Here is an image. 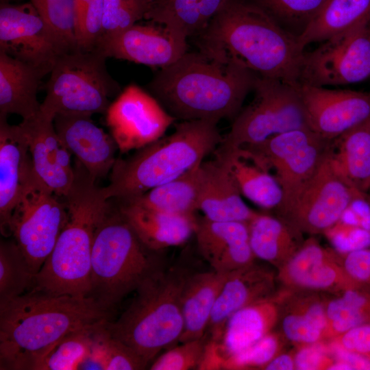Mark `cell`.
I'll list each match as a JSON object with an SVG mask.
<instances>
[{
	"instance_id": "obj_1",
	"label": "cell",
	"mask_w": 370,
	"mask_h": 370,
	"mask_svg": "<svg viewBox=\"0 0 370 370\" xmlns=\"http://www.w3.org/2000/svg\"><path fill=\"white\" fill-rule=\"evenodd\" d=\"M112 311L91 297L35 288L0 301V369L36 370L60 339L110 319Z\"/></svg>"
},
{
	"instance_id": "obj_2",
	"label": "cell",
	"mask_w": 370,
	"mask_h": 370,
	"mask_svg": "<svg viewBox=\"0 0 370 370\" xmlns=\"http://www.w3.org/2000/svg\"><path fill=\"white\" fill-rule=\"evenodd\" d=\"M201 51L256 75L297 86L303 50L297 38L250 0H230L199 34Z\"/></svg>"
},
{
	"instance_id": "obj_3",
	"label": "cell",
	"mask_w": 370,
	"mask_h": 370,
	"mask_svg": "<svg viewBox=\"0 0 370 370\" xmlns=\"http://www.w3.org/2000/svg\"><path fill=\"white\" fill-rule=\"evenodd\" d=\"M258 76L234 61L199 50L160 69L147 87L176 120L219 122L238 115Z\"/></svg>"
},
{
	"instance_id": "obj_4",
	"label": "cell",
	"mask_w": 370,
	"mask_h": 370,
	"mask_svg": "<svg viewBox=\"0 0 370 370\" xmlns=\"http://www.w3.org/2000/svg\"><path fill=\"white\" fill-rule=\"evenodd\" d=\"M75 178L64 197L68 220L33 287L50 293L89 297L92 249L97 228L110 203L85 167L75 160ZM31 288V289H32Z\"/></svg>"
},
{
	"instance_id": "obj_5",
	"label": "cell",
	"mask_w": 370,
	"mask_h": 370,
	"mask_svg": "<svg viewBox=\"0 0 370 370\" xmlns=\"http://www.w3.org/2000/svg\"><path fill=\"white\" fill-rule=\"evenodd\" d=\"M212 120L183 121L170 135L116 158L110 183L101 188L107 199H132L167 183L199 165L214 152L223 136Z\"/></svg>"
},
{
	"instance_id": "obj_6",
	"label": "cell",
	"mask_w": 370,
	"mask_h": 370,
	"mask_svg": "<svg viewBox=\"0 0 370 370\" xmlns=\"http://www.w3.org/2000/svg\"><path fill=\"white\" fill-rule=\"evenodd\" d=\"M189 272L162 266L134 291L128 307L104 325L147 365L163 349L179 342L184 330L182 295Z\"/></svg>"
},
{
	"instance_id": "obj_7",
	"label": "cell",
	"mask_w": 370,
	"mask_h": 370,
	"mask_svg": "<svg viewBox=\"0 0 370 370\" xmlns=\"http://www.w3.org/2000/svg\"><path fill=\"white\" fill-rule=\"evenodd\" d=\"M139 239L118 206H110L95 232L89 297L112 308L162 267Z\"/></svg>"
},
{
	"instance_id": "obj_8",
	"label": "cell",
	"mask_w": 370,
	"mask_h": 370,
	"mask_svg": "<svg viewBox=\"0 0 370 370\" xmlns=\"http://www.w3.org/2000/svg\"><path fill=\"white\" fill-rule=\"evenodd\" d=\"M106 56L101 49L76 47L56 58L44 85L40 112L53 118L58 114H106L110 99L121 93L110 75Z\"/></svg>"
},
{
	"instance_id": "obj_9",
	"label": "cell",
	"mask_w": 370,
	"mask_h": 370,
	"mask_svg": "<svg viewBox=\"0 0 370 370\" xmlns=\"http://www.w3.org/2000/svg\"><path fill=\"white\" fill-rule=\"evenodd\" d=\"M298 85L258 76L252 101L234 119L214 151L230 153L279 134L310 128Z\"/></svg>"
},
{
	"instance_id": "obj_10",
	"label": "cell",
	"mask_w": 370,
	"mask_h": 370,
	"mask_svg": "<svg viewBox=\"0 0 370 370\" xmlns=\"http://www.w3.org/2000/svg\"><path fill=\"white\" fill-rule=\"evenodd\" d=\"M330 140L310 128H301L275 135L262 142L244 145L235 151L260 169L272 174L283 192V201L276 210L285 212L295 201L323 159Z\"/></svg>"
},
{
	"instance_id": "obj_11",
	"label": "cell",
	"mask_w": 370,
	"mask_h": 370,
	"mask_svg": "<svg viewBox=\"0 0 370 370\" xmlns=\"http://www.w3.org/2000/svg\"><path fill=\"white\" fill-rule=\"evenodd\" d=\"M36 174H29L11 219V233L35 275L51 253L68 220L61 201Z\"/></svg>"
},
{
	"instance_id": "obj_12",
	"label": "cell",
	"mask_w": 370,
	"mask_h": 370,
	"mask_svg": "<svg viewBox=\"0 0 370 370\" xmlns=\"http://www.w3.org/2000/svg\"><path fill=\"white\" fill-rule=\"evenodd\" d=\"M370 78V21L322 42L303 53L299 84L325 87Z\"/></svg>"
},
{
	"instance_id": "obj_13",
	"label": "cell",
	"mask_w": 370,
	"mask_h": 370,
	"mask_svg": "<svg viewBox=\"0 0 370 370\" xmlns=\"http://www.w3.org/2000/svg\"><path fill=\"white\" fill-rule=\"evenodd\" d=\"M328 149L293 204L278 215L304 234H323L355 201L365 197L366 193L355 188L336 170Z\"/></svg>"
},
{
	"instance_id": "obj_14",
	"label": "cell",
	"mask_w": 370,
	"mask_h": 370,
	"mask_svg": "<svg viewBox=\"0 0 370 370\" xmlns=\"http://www.w3.org/2000/svg\"><path fill=\"white\" fill-rule=\"evenodd\" d=\"M105 114L121 153L138 150L158 140L176 120L155 97L135 84L121 92Z\"/></svg>"
},
{
	"instance_id": "obj_15",
	"label": "cell",
	"mask_w": 370,
	"mask_h": 370,
	"mask_svg": "<svg viewBox=\"0 0 370 370\" xmlns=\"http://www.w3.org/2000/svg\"><path fill=\"white\" fill-rule=\"evenodd\" d=\"M0 51L49 74L64 49L30 3H0Z\"/></svg>"
},
{
	"instance_id": "obj_16",
	"label": "cell",
	"mask_w": 370,
	"mask_h": 370,
	"mask_svg": "<svg viewBox=\"0 0 370 370\" xmlns=\"http://www.w3.org/2000/svg\"><path fill=\"white\" fill-rule=\"evenodd\" d=\"M276 277L282 288L330 295L362 286L345 271L342 254L332 247H323L312 236L305 239L298 251L278 269Z\"/></svg>"
},
{
	"instance_id": "obj_17",
	"label": "cell",
	"mask_w": 370,
	"mask_h": 370,
	"mask_svg": "<svg viewBox=\"0 0 370 370\" xmlns=\"http://www.w3.org/2000/svg\"><path fill=\"white\" fill-rule=\"evenodd\" d=\"M310 128L332 140L370 119V93L298 85Z\"/></svg>"
},
{
	"instance_id": "obj_18",
	"label": "cell",
	"mask_w": 370,
	"mask_h": 370,
	"mask_svg": "<svg viewBox=\"0 0 370 370\" xmlns=\"http://www.w3.org/2000/svg\"><path fill=\"white\" fill-rule=\"evenodd\" d=\"M187 40L151 22L135 23L110 37L102 38L97 47L107 58L125 60L151 67L168 66L187 52Z\"/></svg>"
},
{
	"instance_id": "obj_19",
	"label": "cell",
	"mask_w": 370,
	"mask_h": 370,
	"mask_svg": "<svg viewBox=\"0 0 370 370\" xmlns=\"http://www.w3.org/2000/svg\"><path fill=\"white\" fill-rule=\"evenodd\" d=\"M54 118L40 111L20 123L28 139L34 172L58 197H65L75 178L71 153L56 130Z\"/></svg>"
},
{
	"instance_id": "obj_20",
	"label": "cell",
	"mask_w": 370,
	"mask_h": 370,
	"mask_svg": "<svg viewBox=\"0 0 370 370\" xmlns=\"http://www.w3.org/2000/svg\"><path fill=\"white\" fill-rule=\"evenodd\" d=\"M92 115L58 114L53 123L62 143L97 180L111 171L118 147L112 137L98 127Z\"/></svg>"
},
{
	"instance_id": "obj_21",
	"label": "cell",
	"mask_w": 370,
	"mask_h": 370,
	"mask_svg": "<svg viewBox=\"0 0 370 370\" xmlns=\"http://www.w3.org/2000/svg\"><path fill=\"white\" fill-rule=\"evenodd\" d=\"M28 139L21 125L0 116V230L11 233V219L29 174L33 169Z\"/></svg>"
},
{
	"instance_id": "obj_22",
	"label": "cell",
	"mask_w": 370,
	"mask_h": 370,
	"mask_svg": "<svg viewBox=\"0 0 370 370\" xmlns=\"http://www.w3.org/2000/svg\"><path fill=\"white\" fill-rule=\"evenodd\" d=\"M214 154L212 160L201 163L198 210L212 221L249 222L258 212L242 199L229 158L224 154Z\"/></svg>"
},
{
	"instance_id": "obj_23",
	"label": "cell",
	"mask_w": 370,
	"mask_h": 370,
	"mask_svg": "<svg viewBox=\"0 0 370 370\" xmlns=\"http://www.w3.org/2000/svg\"><path fill=\"white\" fill-rule=\"evenodd\" d=\"M197 249L212 269L230 273L255 262L248 223L197 219L195 232Z\"/></svg>"
},
{
	"instance_id": "obj_24",
	"label": "cell",
	"mask_w": 370,
	"mask_h": 370,
	"mask_svg": "<svg viewBox=\"0 0 370 370\" xmlns=\"http://www.w3.org/2000/svg\"><path fill=\"white\" fill-rule=\"evenodd\" d=\"M276 275L255 262L232 271L226 279L213 307L207 330L217 342L226 321L236 311L269 299L277 292Z\"/></svg>"
},
{
	"instance_id": "obj_25",
	"label": "cell",
	"mask_w": 370,
	"mask_h": 370,
	"mask_svg": "<svg viewBox=\"0 0 370 370\" xmlns=\"http://www.w3.org/2000/svg\"><path fill=\"white\" fill-rule=\"evenodd\" d=\"M281 333L295 345L325 341L328 293L282 288L276 293Z\"/></svg>"
},
{
	"instance_id": "obj_26",
	"label": "cell",
	"mask_w": 370,
	"mask_h": 370,
	"mask_svg": "<svg viewBox=\"0 0 370 370\" xmlns=\"http://www.w3.org/2000/svg\"><path fill=\"white\" fill-rule=\"evenodd\" d=\"M118 201L123 216L140 241L152 251L183 245L195 234L197 225L195 214H169L131 201Z\"/></svg>"
},
{
	"instance_id": "obj_27",
	"label": "cell",
	"mask_w": 370,
	"mask_h": 370,
	"mask_svg": "<svg viewBox=\"0 0 370 370\" xmlns=\"http://www.w3.org/2000/svg\"><path fill=\"white\" fill-rule=\"evenodd\" d=\"M45 71L0 51V116L14 114L23 120L40 110L38 92Z\"/></svg>"
},
{
	"instance_id": "obj_28",
	"label": "cell",
	"mask_w": 370,
	"mask_h": 370,
	"mask_svg": "<svg viewBox=\"0 0 370 370\" xmlns=\"http://www.w3.org/2000/svg\"><path fill=\"white\" fill-rule=\"evenodd\" d=\"M278 320L276 293L233 313L226 321L220 339L214 341L222 363L226 358L253 345L271 332Z\"/></svg>"
},
{
	"instance_id": "obj_29",
	"label": "cell",
	"mask_w": 370,
	"mask_h": 370,
	"mask_svg": "<svg viewBox=\"0 0 370 370\" xmlns=\"http://www.w3.org/2000/svg\"><path fill=\"white\" fill-rule=\"evenodd\" d=\"M230 273L212 269L189 273L182 295L184 330L180 343L206 335L213 307Z\"/></svg>"
},
{
	"instance_id": "obj_30",
	"label": "cell",
	"mask_w": 370,
	"mask_h": 370,
	"mask_svg": "<svg viewBox=\"0 0 370 370\" xmlns=\"http://www.w3.org/2000/svg\"><path fill=\"white\" fill-rule=\"evenodd\" d=\"M247 223L249 243L256 258L277 269L298 251L305 241L303 232L279 216L258 212Z\"/></svg>"
},
{
	"instance_id": "obj_31",
	"label": "cell",
	"mask_w": 370,
	"mask_h": 370,
	"mask_svg": "<svg viewBox=\"0 0 370 370\" xmlns=\"http://www.w3.org/2000/svg\"><path fill=\"white\" fill-rule=\"evenodd\" d=\"M230 0H151L145 19L187 40L199 34Z\"/></svg>"
},
{
	"instance_id": "obj_32",
	"label": "cell",
	"mask_w": 370,
	"mask_h": 370,
	"mask_svg": "<svg viewBox=\"0 0 370 370\" xmlns=\"http://www.w3.org/2000/svg\"><path fill=\"white\" fill-rule=\"evenodd\" d=\"M329 155L336 170L352 186L370 190V119L330 140Z\"/></svg>"
},
{
	"instance_id": "obj_33",
	"label": "cell",
	"mask_w": 370,
	"mask_h": 370,
	"mask_svg": "<svg viewBox=\"0 0 370 370\" xmlns=\"http://www.w3.org/2000/svg\"><path fill=\"white\" fill-rule=\"evenodd\" d=\"M370 21V0H326L297 38L300 47L322 42L360 24Z\"/></svg>"
},
{
	"instance_id": "obj_34",
	"label": "cell",
	"mask_w": 370,
	"mask_h": 370,
	"mask_svg": "<svg viewBox=\"0 0 370 370\" xmlns=\"http://www.w3.org/2000/svg\"><path fill=\"white\" fill-rule=\"evenodd\" d=\"M201 184L200 164L184 175L140 196L125 200L169 214H195L198 210Z\"/></svg>"
},
{
	"instance_id": "obj_35",
	"label": "cell",
	"mask_w": 370,
	"mask_h": 370,
	"mask_svg": "<svg viewBox=\"0 0 370 370\" xmlns=\"http://www.w3.org/2000/svg\"><path fill=\"white\" fill-rule=\"evenodd\" d=\"M328 296L325 341L370 323V288L358 286Z\"/></svg>"
},
{
	"instance_id": "obj_36",
	"label": "cell",
	"mask_w": 370,
	"mask_h": 370,
	"mask_svg": "<svg viewBox=\"0 0 370 370\" xmlns=\"http://www.w3.org/2000/svg\"><path fill=\"white\" fill-rule=\"evenodd\" d=\"M230 160L232 172L241 195L266 210H278L283 201V192L275 177L235 152L221 153Z\"/></svg>"
},
{
	"instance_id": "obj_37",
	"label": "cell",
	"mask_w": 370,
	"mask_h": 370,
	"mask_svg": "<svg viewBox=\"0 0 370 370\" xmlns=\"http://www.w3.org/2000/svg\"><path fill=\"white\" fill-rule=\"evenodd\" d=\"M34 275L16 241H1L0 301L18 297L33 287Z\"/></svg>"
},
{
	"instance_id": "obj_38",
	"label": "cell",
	"mask_w": 370,
	"mask_h": 370,
	"mask_svg": "<svg viewBox=\"0 0 370 370\" xmlns=\"http://www.w3.org/2000/svg\"><path fill=\"white\" fill-rule=\"evenodd\" d=\"M102 321L76 330L62 337L42 358L36 370L78 369L92 344L94 332Z\"/></svg>"
},
{
	"instance_id": "obj_39",
	"label": "cell",
	"mask_w": 370,
	"mask_h": 370,
	"mask_svg": "<svg viewBox=\"0 0 370 370\" xmlns=\"http://www.w3.org/2000/svg\"><path fill=\"white\" fill-rule=\"evenodd\" d=\"M275 19L286 31L298 38L326 0H250Z\"/></svg>"
},
{
	"instance_id": "obj_40",
	"label": "cell",
	"mask_w": 370,
	"mask_h": 370,
	"mask_svg": "<svg viewBox=\"0 0 370 370\" xmlns=\"http://www.w3.org/2000/svg\"><path fill=\"white\" fill-rule=\"evenodd\" d=\"M64 49L77 47L75 0H29Z\"/></svg>"
},
{
	"instance_id": "obj_41",
	"label": "cell",
	"mask_w": 370,
	"mask_h": 370,
	"mask_svg": "<svg viewBox=\"0 0 370 370\" xmlns=\"http://www.w3.org/2000/svg\"><path fill=\"white\" fill-rule=\"evenodd\" d=\"M286 341L281 332L271 331L253 345L226 358L221 369H264L273 358L283 352Z\"/></svg>"
},
{
	"instance_id": "obj_42",
	"label": "cell",
	"mask_w": 370,
	"mask_h": 370,
	"mask_svg": "<svg viewBox=\"0 0 370 370\" xmlns=\"http://www.w3.org/2000/svg\"><path fill=\"white\" fill-rule=\"evenodd\" d=\"M150 1L104 0L101 38L116 35L144 18Z\"/></svg>"
},
{
	"instance_id": "obj_43",
	"label": "cell",
	"mask_w": 370,
	"mask_h": 370,
	"mask_svg": "<svg viewBox=\"0 0 370 370\" xmlns=\"http://www.w3.org/2000/svg\"><path fill=\"white\" fill-rule=\"evenodd\" d=\"M104 0H75V36L77 47H97L102 36Z\"/></svg>"
},
{
	"instance_id": "obj_44",
	"label": "cell",
	"mask_w": 370,
	"mask_h": 370,
	"mask_svg": "<svg viewBox=\"0 0 370 370\" xmlns=\"http://www.w3.org/2000/svg\"><path fill=\"white\" fill-rule=\"evenodd\" d=\"M207 334L172 347L157 358L150 366L151 370H188L198 368L206 343Z\"/></svg>"
},
{
	"instance_id": "obj_45",
	"label": "cell",
	"mask_w": 370,
	"mask_h": 370,
	"mask_svg": "<svg viewBox=\"0 0 370 370\" xmlns=\"http://www.w3.org/2000/svg\"><path fill=\"white\" fill-rule=\"evenodd\" d=\"M323 234L338 252L345 254L370 247V230L339 220Z\"/></svg>"
},
{
	"instance_id": "obj_46",
	"label": "cell",
	"mask_w": 370,
	"mask_h": 370,
	"mask_svg": "<svg viewBox=\"0 0 370 370\" xmlns=\"http://www.w3.org/2000/svg\"><path fill=\"white\" fill-rule=\"evenodd\" d=\"M105 322L101 330L105 349V370L144 369L147 365L130 347L110 335L105 327Z\"/></svg>"
},
{
	"instance_id": "obj_47",
	"label": "cell",
	"mask_w": 370,
	"mask_h": 370,
	"mask_svg": "<svg viewBox=\"0 0 370 370\" xmlns=\"http://www.w3.org/2000/svg\"><path fill=\"white\" fill-rule=\"evenodd\" d=\"M293 352L297 370H329L334 362L326 341L297 345Z\"/></svg>"
},
{
	"instance_id": "obj_48",
	"label": "cell",
	"mask_w": 370,
	"mask_h": 370,
	"mask_svg": "<svg viewBox=\"0 0 370 370\" xmlns=\"http://www.w3.org/2000/svg\"><path fill=\"white\" fill-rule=\"evenodd\" d=\"M328 341L370 358V323L355 327Z\"/></svg>"
},
{
	"instance_id": "obj_49",
	"label": "cell",
	"mask_w": 370,
	"mask_h": 370,
	"mask_svg": "<svg viewBox=\"0 0 370 370\" xmlns=\"http://www.w3.org/2000/svg\"><path fill=\"white\" fill-rule=\"evenodd\" d=\"M343 267L358 284L370 288V247L342 254Z\"/></svg>"
},
{
	"instance_id": "obj_50",
	"label": "cell",
	"mask_w": 370,
	"mask_h": 370,
	"mask_svg": "<svg viewBox=\"0 0 370 370\" xmlns=\"http://www.w3.org/2000/svg\"><path fill=\"white\" fill-rule=\"evenodd\" d=\"M326 341L334 362L344 364L348 370H370V358Z\"/></svg>"
},
{
	"instance_id": "obj_51",
	"label": "cell",
	"mask_w": 370,
	"mask_h": 370,
	"mask_svg": "<svg viewBox=\"0 0 370 370\" xmlns=\"http://www.w3.org/2000/svg\"><path fill=\"white\" fill-rule=\"evenodd\" d=\"M265 370H293L295 369L293 351L290 353H280L273 358L264 368Z\"/></svg>"
},
{
	"instance_id": "obj_52",
	"label": "cell",
	"mask_w": 370,
	"mask_h": 370,
	"mask_svg": "<svg viewBox=\"0 0 370 370\" xmlns=\"http://www.w3.org/2000/svg\"><path fill=\"white\" fill-rule=\"evenodd\" d=\"M365 199L370 207V193H368V192L365 193Z\"/></svg>"
},
{
	"instance_id": "obj_53",
	"label": "cell",
	"mask_w": 370,
	"mask_h": 370,
	"mask_svg": "<svg viewBox=\"0 0 370 370\" xmlns=\"http://www.w3.org/2000/svg\"><path fill=\"white\" fill-rule=\"evenodd\" d=\"M10 0H1V2H9Z\"/></svg>"
}]
</instances>
